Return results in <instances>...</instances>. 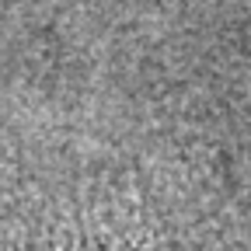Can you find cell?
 <instances>
[{
	"mask_svg": "<svg viewBox=\"0 0 251 251\" xmlns=\"http://www.w3.org/2000/svg\"><path fill=\"white\" fill-rule=\"evenodd\" d=\"M87 220L63 164H14L0 171V251H112Z\"/></svg>",
	"mask_w": 251,
	"mask_h": 251,
	"instance_id": "1",
	"label": "cell"
}]
</instances>
